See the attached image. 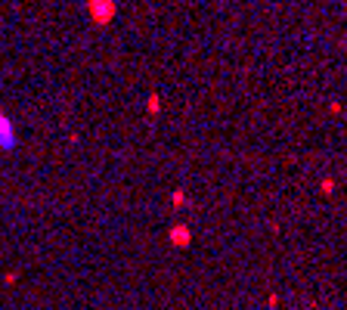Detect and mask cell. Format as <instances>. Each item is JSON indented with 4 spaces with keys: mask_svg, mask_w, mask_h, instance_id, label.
I'll list each match as a JSON object with an SVG mask.
<instances>
[{
    "mask_svg": "<svg viewBox=\"0 0 347 310\" xmlns=\"http://www.w3.org/2000/svg\"><path fill=\"white\" fill-rule=\"evenodd\" d=\"M90 16L96 25H109L115 16V0H90Z\"/></svg>",
    "mask_w": 347,
    "mask_h": 310,
    "instance_id": "obj_1",
    "label": "cell"
},
{
    "mask_svg": "<svg viewBox=\"0 0 347 310\" xmlns=\"http://www.w3.org/2000/svg\"><path fill=\"white\" fill-rule=\"evenodd\" d=\"M16 146V131H13V121L7 115H0V149H13Z\"/></svg>",
    "mask_w": 347,
    "mask_h": 310,
    "instance_id": "obj_2",
    "label": "cell"
}]
</instances>
